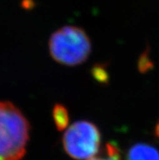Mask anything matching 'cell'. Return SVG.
Instances as JSON below:
<instances>
[{"label": "cell", "mask_w": 159, "mask_h": 160, "mask_svg": "<svg viewBox=\"0 0 159 160\" xmlns=\"http://www.w3.org/2000/svg\"><path fill=\"white\" fill-rule=\"evenodd\" d=\"M29 123L13 103L0 101V160H20L26 152Z\"/></svg>", "instance_id": "cell-1"}, {"label": "cell", "mask_w": 159, "mask_h": 160, "mask_svg": "<svg viewBox=\"0 0 159 160\" xmlns=\"http://www.w3.org/2000/svg\"><path fill=\"white\" fill-rule=\"evenodd\" d=\"M49 51L57 63L76 66L88 59L91 52V42L83 28L67 25L51 35L49 40Z\"/></svg>", "instance_id": "cell-2"}, {"label": "cell", "mask_w": 159, "mask_h": 160, "mask_svg": "<svg viewBox=\"0 0 159 160\" xmlns=\"http://www.w3.org/2000/svg\"><path fill=\"white\" fill-rule=\"evenodd\" d=\"M62 145L65 152L74 159L89 160L98 153L101 132L91 122H75L64 132Z\"/></svg>", "instance_id": "cell-3"}, {"label": "cell", "mask_w": 159, "mask_h": 160, "mask_svg": "<svg viewBox=\"0 0 159 160\" xmlns=\"http://www.w3.org/2000/svg\"><path fill=\"white\" fill-rule=\"evenodd\" d=\"M126 160H159V151L151 145L137 143L129 149Z\"/></svg>", "instance_id": "cell-4"}, {"label": "cell", "mask_w": 159, "mask_h": 160, "mask_svg": "<svg viewBox=\"0 0 159 160\" xmlns=\"http://www.w3.org/2000/svg\"><path fill=\"white\" fill-rule=\"evenodd\" d=\"M52 115L57 129L58 131L66 129L69 124V114L64 106L59 103L54 105Z\"/></svg>", "instance_id": "cell-5"}, {"label": "cell", "mask_w": 159, "mask_h": 160, "mask_svg": "<svg viewBox=\"0 0 159 160\" xmlns=\"http://www.w3.org/2000/svg\"><path fill=\"white\" fill-rule=\"evenodd\" d=\"M92 76L99 84H107L109 82V73L106 68L105 65H94L91 70Z\"/></svg>", "instance_id": "cell-6"}, {"label": "cell", "mask_w": 159, "mask_h": 160, "mask_svg": "<svg viewBox=\"0 0 159 160\" xmlns=\"http://www.w3.org/2000/svg\"><path fill=\"white\" fill-rule=\"evenodd\" d=\"M89 160H121V154L116 145L107 143L105 157H93Z\"/></svg>", "instance_id": "cell-7"}, {"label": "cell", "mask_w": 159, "mask_h": 160, "mask_svg": "<svg viewBox=\"0 0 159 160\" xmlns=\"http://www.w3.org/2000/svg\"><path fill=\"white\" fill-rule=\"evenodd\" d=\"M138 69L142 73H145L153 67V62L151 61L149 56V51L148 50L144 51L138 59Z\"/></svg>", "instance_id": "cell-8"}, {"label": "cell", "mask_w": 159, "mask_h": 160, "mask_svg": "<svg viewBox=\"0 0 159 160\" xmlns=\"http://www.w3.org/2000/svg\"><path fill=\"white\" fill-rule=\"evenodd\" d=\"M155 133H156V136H157V138H159V122L157 124V125H156Z\"/></svg>", "instance_id": "cell-9"}]
</instances>
